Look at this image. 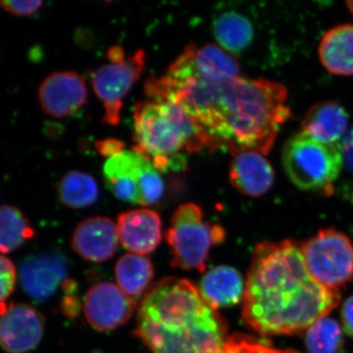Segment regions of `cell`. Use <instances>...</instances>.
Wrapping results in <instances>:
<instances>
[{
	"label": "cell",
	"instance_id": "6da1fadb",
	"mask_svg": "<svg viewBox=\"0 0 353 353\" xmlns=\"http://www.w3.org/2000/svg\"><path fill=\"white\" fill-rule=\"evenodd\" d=\"M180 104L199 125L211 150L267 154L281 128L292 117L282 83L238 77L221 85L187 82L150 95Z\"/></svg>",
	"mask_w": 353,
	"mask_h": 353
},
{
	"label": "cell",
	"instance_id": "7a4b0ae2",
	"mask_svg": "<svg viewBox=\"0 0 353 353\" xmlns=\"http://www.w3.org/2000/svg\"><path fill=\"white\" fill-rule=\"evenodd\" d=\"M340 292L309 273L301 245L261 243L252 254L243 294V317L262 336L294 334L310 328L340 303Z\"/></svg>",
	"mask_w": 353,
	"mask_h": 353
},
{
	"label": "cell",
	"instance_id": "3957f363",
	"mask_svg": "<svg viewBox=\"0 0 353 353\" xmlns=\"http://www.w3.org/2000/svg\"><path fill=\"white\" fill-rule=\"evenodd\" d=\"M138 338L152 353H222L226 320L187 279L167 277L153 285L139 304Z\"/></svg>",
	"mask_w": 353,
	"mask_h": 353
},
{
	"label": "cell",
	"instance_id": "277c9868",
	"mask_svg": "<svg viewBox=\"0 0 353 353\" xmlns=\"http://www.w3.org/2000/svg\"><path fill=\"white\" fill-rule=\"evenodd\" d=\"M134 128L132 150L159 172L182 170L185 166L183 150L196 152L208 148L201 128L175 101L139 102L134 106Z\"/></svg>",
	"mask_w": 353,
	"mask_h": 353
},
{
	"label": "cell",
	"instance_id": "5b68a950",
	"mask_svg": "<svg viewBox=\"0 0 353 353\" xmlns=\"http://www.w3.org/2000/svg\"><path fill=\"white\" fill-rule=\"evenodd\" d=\"M282 160L285 174L299 190L334 194L343 165L341 143H321L301 131L288 139Z\"/></svg>",
	"mask_w": 353,
	"mask_h": 353
},
{
	"label": "cell",
	"instance_id": "8992f818",
	"mask_svg": "<svg viewBox=\"0 0 353 353\" xmlns=\"http://www.w3.org/2000/svg\"><path fill=\"white\" fill-rule=\"evenodd\" d=\"M225 238L224 228L204 220L197 204H182L172 216L170 227L166 232L171 250V266L203 273L211 248L222 243Z\"/></svg>",
	"mask_w": 353,
	"mask_h": 353
},
{
	"label": "cell",
	"instance_id": "52a82bcc",
	"mask_svg": "<svg viewBox=\"0 0 353 353\" xmlns=\"http://www.w3.org/2000/svg\"><path fill=\"white\" fill-rule=\"evenodd\" d=\"M238 58L215 43H190L160 78L145 82V92L167 90L190 80L221 85L240 77Z\"/></svg>",
	"mask_w": 353,
	"mask_h": 353
},
{
	"label": "cell",
	"instance_id": "ba28073f",
	"mask_svg": "<svg viewBox=\"0 0 353 353\" xmlns=\"http://www.w3.org/2000/svg\"><path fill=\"white\" fill-rule=\"evenodd\" d=\"M106 185L120 201L138 205L157 204L164 196L160 172L134 150H123L106 160L103 167Z\"/></svg>",
	"mask_w": 353,
	"mask_h": 353
},
{
	"label": "cell",
	"instance_id": "9c48e42d",
	"mask_svg": "<svg viewBox=\"0 0 353 353\" xmlns=\"http://www.w3.org/2000/svg\"><path fill=\"white\" fill-rule=\"evenodd\" d=\"M309 273L320 284L339 290L353 280V245L336 229H323L301 245Z\"/></svg>",
	"mask_w": 353,
	"mask_h": 353
},
{
	"label": "cell",
	"instance_id": "30bf717a",
	"mask_svg": "<svg viewBox=\"0 0 353 353\" xmlns=\"http://www.w3.org/2000/svg\"><path fill=\"white\" fill-rule=\"evenodd\" d=\"M145 66V52L138 50L131 57L101 65L92 72V88L103 103V123L110 126L119 125L123 99L138 82Z\"/></svg>",
	"mask_w": 353,
	"mask_h": 353
},
{
	"label": "cell",
	"instance_id": "8fae6325",
	"mask_svg": "<svg viewBox=\"0 0 353 353\" xmlns=\"http://www.w3.org/2000/svg\"><path fill=\"white\" fill-rule=\"evenodd\" d=\"M134 299L110 282L95 284L83 299V312L94 330L110 332L126 324L134 313Z\"/></svg>",
	"mask_w": 353,
	"mask_h": 353
},
{
	"label": "cell",
	"instance_id": "7c38bea8",
	"mask_svg": "<svg viewBox=\"0 0 353 353\" xmlns=\"http://www.w3.org/2000/svg\"><path fill=\"white\" fill-rule=\"evenodd\" d=\"M21 285L26 294L39 303L48 301L69 280L68 261L57 252L38 253L19 264Z\"/></svg>",
	"mask_w": 353,
	"mask_h": 353
},
{
	"label": "cell",
	"instance_id": "4fadbf2b",
	"mask_svg": "<svg viewBox=\"0 0 353 353\" xmlns=\"http://www.w3.org/2000/svg\"><path fill=\"white\" fill-rule=\"evenodd\" d=\"M46 322L43 314L25 303L0 309V347L8 353H28L43 340Z\"/></svg>",
	"mask_w": 353,
	"mask_h": 353
},
{
	"label": "cell",
	"instance_id": "5bb4252c",
	"mask_svg": "<svg viewBox=\"0 0 353 353\" xmlns=\"http://www.w3.org/2000/svg\"><path fill=\"white\" fill-rule=\"evenodd\" d=\"M39 105L46 115L62 119L81 110L88 102V88L80 74L74 71L51 73L38 90Z\"/></svg>",
	"mask_w": 353,
	"mask_h": 353
},
{
	"label": "cell",
	"instance_id": "9a60e30c",
	"mask_svg": "<svg viewBox=\"0 0 353 353\" xmlns=\"http://www.w3.org/2000/svg\"><path fill=\"white\" fill-rule=\"evenodd\" d=\"M119 245L117 226L108 217H92L77 226L72 236L74 252L87 261L102 263L112 259Z\"/></svg>",
	"mask_w": 353,
	"mask_h": 353
},
{
	"label": "cell",
	"instance_id": "2e32d148",
	"mask_svg": "<svg viewBox=\"0 0 353 353\" xmlns=\"http://www.w3.org/2000/svg\"><path fill=\"white\" fill-rule=\"evenodd\" d=\"M117 230L121 243L134 254L152 253L161 243V218L150 209H134L122 213L118 217Z\"/></svg>",
	"mask_w": 353,
	"mask_h": 353
},
{
	"label": "cell",
	"instance_id": "e0dca14e",
	"mask_svg": "<svg viewBox=\"0 0 353 353\" xmlns=\"http://www.w3.org/2000/svg\"><path fill=\"white\" fill-rule=\"evenodd\" d=\"M229 180L241 194L260 197L273 187L275 172L263 154L250 150L234 155L230 165Z\"/></svg>",
	"mask_w": 353,
	"mask_h": 353
},
{
	"label": "cell",
	"instance_id": "ac0fdd59",
	"mask_svg": "<svg viewBox=\"0 0 353 353\" xmlns=\"http://www.w3.org/2000/svg\"><path fill=\"white\" fill-rule=\"evenodd\" d=\"M347 125V111L334 101L319 102L311 106L301 123L303 132L316 141L330 145L341 143Z\"/></svg>",
	"mask_w": 353,
	"mask_h": 353
},
{
	"label": "cell",
	"instance_id": "d6986e66",
	"mask_svg": "<svg viewBox=\"0 0 353 353\" xmlns=\"http://www.w3.org/2000/svg\"><path fill=\"white\" fill-rule=\"evenodd\" d=\"M320 61L330 73L338 76L353 75V25L336 26L320 41Z\"/></svg>",
	"mask_w": 353,
	"mask_h": 353
},
{
	"label": "cell",
	"instance_id": "ffe728a7",
	"mask_svg": "<svg viewBox=\"0 0 353 353\" xmlns=\"http://www.w3.org/2000/svg\"><path fill=\"white\" fill-rule=\"evenodd\" d=\"M245 283L240 272L231 266H216L202 278L201 292L213 308L230 307L240 303Z\"/></svg>",
	"mask_w": 353,
	"mask_h": 353
},
{
	"label": "cell",
	"instance_id": "44dd1931",
	"mask_svg": "<svg viewBox=\"0 0 353 353\" xmlns=\"http://www.w3.org/2000/svg\"><path fill=\"white\" fill-rule=\"evenodd\" d=\"M213 36L218 46L232 54H241L252 46L254 24L250 17L236 10L223 11L212 22Z\"/></svg>",
	"mask_w": 353,
	"mask_h": 353
},
{
	"label": "cell",
	"instance_id": "7402d4cb",
	"mask_svg": "<svg viewBox=\"0 0 353 353\" xmlns=\"http://www.w3.org/2000/svg\"><path fill=\"white\" fill-rule=\"evenodd\" d=\"M154 277L152 260L143 255L125 254L115 266V278L118 285L128 296H141L150 287Z\"/></svg>",
	"mask_w": 353,
	"mask_h": 353
},
{
	"label": "cell",
	"instance_id": "603a6c76",
	"mask_svg": "<svg viewBox=\"0 0 353 353\" xmlns=\"http://www.w3.org/2000/svg\"><path fill=\"white\" fill-rule=\"evenodd\" d=\"M58 196L67 208H90L99 199V188L97 180L82 171L67 172L58 183Z\"/></svg>",
	"mask_w": 353,
	"mask_h": 353
},
{
	"label": "cell",
	"instance_id": "cb8c5ba5",
	"mask_svg": "<svg viewBox=\"0 0 353 353\" xmlns=\"http://www.w3.org/2000/svg\"><path fill=\"white\" fill-rule=\"evenodd\" d=\"M34 236V228L21 209L0 206V254L15 252Z\"/></svg>",
	"mask_w": 353,
	"mask_h": 353
},
{
	"label": "cell",
	"instance_id": "d4e9b609",
	"mask_svg": "<svg viewBox=\"0 0 353 353\" xmlns=\"http://www.w3.org/2000/svg\"><path fill=\"white\" fill-rule=\"evenodd\" d=\"M305 341L310 353H339L343 345V331L336 320L326 316L308 329Z\"/></svg>",
	"mask_w": 353,
	"mask_h": 353
},
{
	"label": "cell",
	"instance_id": "484cf974",
	"mask_svg": "<svg viewBox=\"0 0 353 353\" xmlns=\"http://www.w3.org/2000/svg\"><path fill=\"white\" fill-rule=\"evenodd\" d=\"M222 353H296L272 347L266 341L245 334H236L228 339Z\"/></svg>",
	"mask_w": 353,
	"mask_h": 353
},
{
	"label": "cell",
	"instance_id": "4316f807",
	"mask_svg": "<svg viewBox=\"0 0 353 353\" xmlns=\"http://www.w3.org/2000/svg\"><path fill=\"white\" fill-rule=\"evenodd\" d=\"M18 272L10 259L0 254V305L13 294Z\"/></svg>",
	"mask_w": 353,
	"mask_h": 353
},
{
	"label": "cell",
	"instance_id": "83f0119b",
	"mask_svg": "<svg viewBox=\"0 0 353 353\" xmlns=\"http://www.w3.org/2000/svg\"><path fill=\"white\" fill-rule=\"evenodd\" d=\"M44 2L41 1H0V8L11 15L18 16V17H27V16L34 15L38 12L39 9L43 6Z\"/></svg>",
	"mask_w": 353,
	"mask_h": 353
},
{
	"label": "cell",
	"instance_id": "f1b7e54d",
	"mask_svg": "<svg viewBox=\"0 0 353 353\" xmlns=\"http://www.w3.org/2000/svg\"><path fill=\"white\" fill-rule=\"evenodd\" d=\"M95 148L102 157L108 158L113 157L114 155L125 150L124 143L116 139H106L97 141Z\"/></svg>",
	"mask_w": 353,
	"mask_h": 353
},
{
	"label": "cell",
	"instance_id": "f546056e",
	"mask_svg": "<svg viewBox=\"0 0 353 353\" xmlns=\"http://www.w3.org/2000/svg\"><path fill=\"white\" fill-rule=\"evenodd\" d=\"M341 153H343V164L348 171L353 174V129L348 132L347 136L341 143Z\"/></svg>",
	"mask_w": 353,
	"mask_h": 353
},
{
	"label": "cell",
	"instance_id": "4dcf8cb0",
	"mask_svg": "<svg viewBox=\"0 0 353 353\" xmlns=\"http://www.w3.org/2000/svg\"><path fill=\"white\" fill-rule=\"evenodd\" d=\"M341 319H343L345 331L353 336V296L348 297L341 308Z\"/></svg>",
	"mask_w": 353,
	"mask_h": 353
},
{
	"label": "cell",
	"instance_id": "1f68e13d",
	"mask_svg": "<svg viewBox=\"0 0 353 353\" xmlns=\"http://www.w3.org/2000/svg\"><path fill=\"white\" fill-rule=\"evenodd\" d=\"M347 8L350 9V12H352L353 15V1H347Z\"/></svg>",
	"mask_w": 353,
	"mask_h": 353
}]
</instances>
